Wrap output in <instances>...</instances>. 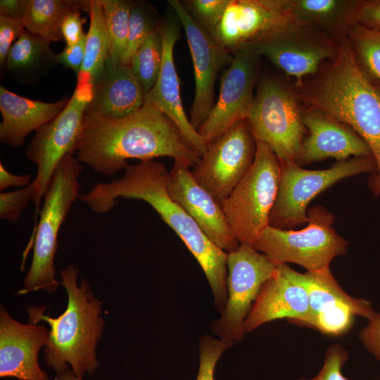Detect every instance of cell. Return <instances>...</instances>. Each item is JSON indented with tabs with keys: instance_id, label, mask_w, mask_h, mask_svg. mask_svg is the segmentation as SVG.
<instances>
[{
	"instance_id": "obj_1",
	"label": "cell",
	"mask_w": 380,
	"mask_h": 380,
	"mask_svg": "<svg viewBox=\"0 0 380 380\" xmlns=\"http://www.w3.org/2000/svg\"><path fill=\"white\" fill-rule=\"evenodd\" d=\"M76 151L80 163L106 175L125 169L128 159L144 161L167 156L193 167L201 157L177 125L147 102L122 118L85 115Z\"/></svg>"
},
{
	"instance_id": "obj_2",
	"label": "cell",
	"mask_w": 380,
	"mask_h": 380,
	"mask_svg": "<svg viewBox=\"0 0 380 380\" xmlns=\"http://www.w3.org/2000/svg\"><path fill=\"white\" fill-rule=\"evenodd\" d=\"M168 172L164 164L153 160L128 165L122 177L108 183H97L79 198L97 214L110 211L120 197L148 203L197 260L211 288L215 306L222 313L227 301V253L217 247L170 198L166 187Z\"/></svg>"
},
{
	"instance_id": "obj_3",
	"label": "cell",
	"mask_w": 380,
	"mask_h": 380,
	"mask_svg": "<svg viewBox=\"0 0 380 380\" xmlns=\"http://www.w3.org/2000/svg\"><path fill=\"white\" fill-rule=\"evenodd\" d=\"M60 275L68 295L65 311L58 317H51L44 314L45 307L32 305L27 310L28 322L43 321L49 325L44 347L46 365L56 374L70 369L83 378L93 374L99 366L96 348L105 326L103 303L87 280L78 284L79 270L73 265L62 269Z\"/></svg>"
},
{
	"instance_id": "obj_4",
	"label": "cell",
	"mask_w": 380,
	"mask_h": 380,
	"mask_svg": "<svg viewBox=\"0 0 380 380\" xmlns=\"http://www.w3.org/2000/svg\"><path fill=\"white\" fill-rule=\"evenodd\" d=\"M315 106L348 125L369 147L376 165L368 186L380 199V93L360 70L344 44L313 97Z\"/></svg>"
},
{
	"instance_id": "obj_5",
	"label": "cell",
	"mask_w": 380,
	"mask_h": 380,
	"mask_svg": "<svg viewBox=\"0 0 380 380\" xmlns=\"http://www.w3.org/2000/svg\"><path fill=\"white\" fill-rule=\"evenodd\" d=\"M83 171L73 154L65 155L56 165L39 211L30 267L20 293L43 290L54 293L61 282L56 279L55 255L60 228L79 198V177Z\"/></svg>"
},
{
	"instance_id": "obj_6",
	"label": "cell",
	"mask_w": 380,
	"mask_h": 380,
	"mask_svg": "<svg viewBox=\"0 0 380 380\" xmlns=\"http://www.w3.org/2000/svg\"><path fill=\"white\" fill-rule=\"evenodd\" d=\"M308 225L300 230L268 226L253 246L276 264L296 263L308 272L329 269L332 260L347 252L348 241L332 227L334 216L325 207L308 210Z\"/></svg>"
},
{
	"instance_id": "obj_7",
	"label": "cell",
	"mask_w": 380,
	"mask_h": 380,
	"mask_svg": "<svg viewBox=\"0 0 380 380\" xmlns=\"http://www.w3.org/2000/svg\"><path fill=\"white\" fill-rule=\"evenodd\" d=\"M279 175V158L268 146L256 141L251 167L222 203L231 232L240 243L253 245L269 226Z\"/></svg>"
},
{
	"instance_id": "obj_8",
	"label": "cell",
	"mask_w": 380,
	"mask_h": 380,
	"mask_svg": "<svg viewBox=\"0 0 380 380\" xmlns=\"http://www.w3.org/2000/svg\"><path fill=\"white\" fill-rule=\"evenodd\" d=\"M280 175L269 226L293 229L308 223L307 207L317 195L336 182L363 173L373 175L376 165L372 157L338 160L325 170L302 168L295 161L279 160Z\"/></svg>"
},
{
	"instance_id": "obj_9",
	"label": "cell",
	"mask_w": 380,
	"mask_h": 380,
	"mask_svg": "<svg viewBox=\"0 0 380 380\" xmlns=\"http://www.w3.org/2000/svg\"><path fill=\"white\" fill-rule=\"evenodd\" d=\"M93 82L79 77L70 101L65 108L51 120L42 125L30 141L25 153L27 158L37 165L32 181L35 195V217L40 211L42 198L48 189L53 171L67 154H73L82 130L86 108L91 99Z\"/></svg>"
},
{
	"instance_id": "obj_10",
	"label": "cell",
	"mask_w": 380,
	"mask_h": 380,
	"mask_svg": "<svg viewBox=\"0 0 380 380\" xmlns=\"http://www.w3.org/2000/svg\"><path fill=\"white\" fill-rule=\"evenodd\" d=\"M246 122L255 141L268 146L279 160H296L307 129L286 87L274 79L262 80Z\"/></svg>"
},
{
	"instance_id": "obj_11",
	"label": "cell",
	"mask_w": 380,
	"mask_h": 380,
	"mask_svg": "<svg viewBox=\"0 0 380 380\" xmlns=\"http://www.w3.org/2000/svg\"><path fill=\"white\" fill-rule=\"evenodd\" d=\"M286 0H230L210 35L232 54L297 28Z\"/></svg>"
},
{
	"instance_id": "obj_12",
	"label": "cell",
	"mask_w": 380,
	"mask_h": 380,
	"mask_svg": "<svg viewBox=\"0 0 380 380\" xmlns=\"http://www.w3.org/2000/svg\"><path fill=\"white\" fill-rule=\"evenodd\" d=\"M277 265L247 243L227 253V301L220 317L212 323L214 334L234 343L243 339V322Z\"/></svg>"
},
{
	"instance_id": "obj_13",
	"label": "cell",
	"mask_w": 380,
	"mask_h": 380,
	"mask_svg": "<svg viewBox=\"0 0 380 380\" xmlns=\"http://www.w3.org/2000/svg\"><path fill=\"white\" fill-rule=\"evenodd\" d=\"M255 151L256 141L246 120L240 121L208 144L191 173L222 205L251 167Z\"/></svg>"
},
{
	"instance_id": "obj_14",
	"label": "cell",
	"mask_w": 380,
	"mask_h": 380,
	"mask_svg": "<svg viewBox=\"0 0 380 380\" xmlns=\"http://www.w3.org/2000/svg\"><path fill=\"white\" fill-rule=\"evenodd\" d=\"M168 2L184 27L192 58L195 94L189 120L197 130L215 103V83L219 71L229 65L234 56L193 19L181 1Z\"/></svg>"
},
{
	"instance_id": "obj_15",
	"label": "cell",
	"mask_w": 380,
	"mask_h": 380,
	"mask_svg": "<svg viewBox=\"0 0 380 380\" xmlns=\"http://www.w3.org/2000/svg\"><path fill=\"white\" fill-rule=\"evenodd\" d=\"M259 56L249 49L234 54L222 77L217 101L205 122L197 129L209 144L236 123L246 120L254 97L253 88Z\"/></svg>"
},
{
	"instance_id": "obj_16",
	"label": "cell",
	"mask_w": 380,
	"mask_h": 380,
	"mask_svg": "<svg viewBox=\"0 0 380 380\" xmlns=\"http://www.w3.org/2000/svg\"><path fill=\"white\" fill-rule=\"evenodd\" d=\"M166 187L170 198L217 247L227 253L239 247L240 243L231 232L222 205L198 183L189 167L174 162L168 172Z\"/></svg>"
},
{
	"instance_id": "obj_17",
	"label": "cell",
	"mask_w": 380,
	"mask_h": 380,
	"mask_svg": "<svg viewBox=\"0 0 380 380\" xmlns=\"http://www.w3.org/2000/svg\"><path fill=\"white\" fill-rule=\"evenodd\" d=\"M286 264H277L272 276L262 285L243 324L244 334L262 324L287 318L310 327L308 291Z\"/></svg>"
},
{
	"instance_id": "obj_18",
	"label": "cell",
	"mask_w": 380,
	"mask_h": 380,
	"mask_svg": "<svg viewBox=\"0 0 380 380\" xmlns=\"http://www.w3.org/2000/svg\"><path fill=\"white\" fill-rule=\"evenodd\" d=\"M48 336L46 327L19 322L1 304L0 377L49 380L38 361L39 350L46 345Z\"/></svg>"
},
{
	"instance_id": "obj_19",
	"label": "cell",
	"mask_w": 380,
	"mask_h": 380,
	"mask_svg": "<svg viewBox=\"0 0 380 380\" xmlns=\"http://www.w3.org/2000/svg\"><path fill=\"white\" fill-rule=\"evenodd\" d=\"M163 42V61L157 81L144 94V101L158 108L179 129L192 148L201 156L208 143L193 127L185 113L180 82L174 61V46L179 37V26L174 21L159 25Z\"/></svg>"
},
{
	"instance_id": "obj_20",
	"label": "cell",
	"mask_w": 380,
	"mask_h": 380,
	"mask_svg": "<svg viewBox=\"0 0 380 380\" xmlns=\"http://www.w3.org/2000/svg\"><path fill=\"white\" fill-rule=\"evenodd\" d=\"M302 120L308 135L303 139L295 160L298 165L328 158L338 161L350 156L372 157L369 147L358 134L327 113L310 111L302 115Z\"/></svg>"
},
{
	"instance_id": "obj_21",
	"label": "cell",
	"mask_w": 380,
	"mask_h": 380,
	"mask_svg": "<svg viewBox=\"0 0 380 380\" xmlns=\"http://www.w3.org/2000/svg\"><path fill=\"white\" fill-rule=\"evenodd\" d=\"M143 87L129 66L109 62L93 82L92 97L86 115L102 119L125 118L144 103Z\"/></svg>"
},
{
	"instance_id": "obj_22",
	"label": "cell",
	"mask_w": 380,
	"mask_h": 380,
	"mask_svg": "<svg viewBox=\"0 0 380 380\" xmlns=\"http://www.w3.org/2000/svg\"><path fill=\"white\" fill-rule=\"evenodd\" d=\"M70 99L65 96L56 102H43L17 95L1 87L0 141L14 148L21 147L25 137L57 116Z\"/></svg>"
},
{
	"instance_id": "obj_23",
	"label": "cell",
	"mask_w": 380,
	"mask_h": 380,
	"mask_svg": "<svg viewBox=\"0 0 380 380\" xmlns=\"http://www.w3.org/2000/svg\"><path fill=\"white\" fill-rule=\"evenodd\" d=\"M264 56L286 74L296 79L314 73L331 56L325 45L296 34V28L248 49Z\"/></svg>"
},
{
	"instance_id": "obj_24",
	"label": "cell",
	"mask_w": 380,
	"mask_h": 380,
	"mask_svg": "<svg viewBox=\"0 0 380 380\" xmlns=\"http://www.w3.org/2000/svg\"><path fill=\"white\" fill-rule=\"evenodd\" d=\"M51 42L26 30L12 45L6 62L7 70L20 81L37 80L56 64L58 53Z\"/></svg>"
},
{
	"instance_id": "obj_25",
	"label": "cell",
	"mask_w": 380,
	"mask_h": 380,
	"mask_svg": "<svg viewBox=\"0 0 380 380\" xmlns=\"http://www.w3.org/2000/svg\"><path fill=\"white\" fill-rule=\"evenodd\" d=\"M89 1L29 0L23 19L27 31L50 42L63 39L61 24L72 11L89 12Z\"/></svg>"
},
{
	"instance_id": "obj_26",
	"label": "cell",
	"mask_w": 380,
	"mask_h": 380,
	"mask_svg": "<svg viewBox=\"0 0 380 380\" xmlns=\"http://www.w3.org/2000/svg\"><path fill=\"white\" fill-rule=\"evenodd\" d=\"M294 277L306 289L310 302L311 325L320 313L343 304H352L359 298L346 293L333 276L330 269L319 272L300 273L293 270Z\"/></svg>"
},
{
	"instance_id": "obj_27",
	"label": "cell",
	"mask_w": 380,
	"mask_h": 380,
	"mask_svg": "<svg viewBox=\"0 0 380 380\" xmlns=\"http://www.w3.org/2000/svg\"><path fill=\"white\" fill-rule=\"evenodd\" d=\"M90 25L86 35L84 59L80 72L94 81L103 72L110 58V44L100 0L89 1Z\"/></svg>"
},
{
	"instance_id": "obj_28",
	"label": "cell",
	"mask_w": 380,
	"mask_h": 380,
	"mask_svg": "<svg viewBox=\"0 0 380 380\" xmlns=\"http://www.w3.org/2000/svg\"><path fill=\"white\" fill-rule=\"evenodd\" d=\"M100 1L109 39V62L120 65L127 46L132 3L122 0Z\"/></svg>"
},
{
	"instance_id": "obj_29",
	"label": "cell",
	"mask_w": 380,
	"mask_h": 380,
	"mask_svg": "<svg viewBox=\"0 0 380 380\" xmlns=\"http://www.w3.org/2000/svg\"><path fill=\"white\" fill-rule=\"evenodd\" d=\"M163 61V42L159 27L143 42L129 67L142 84L144 94L156 84Z\"/></svg>"
},
{
	"instance_id": "obj_30",
	"label": "cell",
	"mask_w": 380,
	"mask_h": 380,
	"mask_svg": "<svg viewBox=\"0 0 380 380\" xmlns=\"http://www.w3.org/2000/svg\"><path fill=\"white\" fill-rule=\"evenodd\" d=\"M159 25L144 4L132 3L127 46L120 65L129 66L137 51Z\"/></svg>"
},
{
	"instance_id": "obj_31",
	"label": "cell",
	"mask_w": 380,
	"mask_h": 380,
	"mask_svg": "<svg viewBox=\"0 0 380 380\" xmlns=\"http://www.w3.org/2000/svg\"><path fill=\"white\" fill-rule=\"evenodd\" d=\"M353 37L365 65L380 80V31L358 27L353 30Z\"/></svg>"
},
{
	"instance_id": "obj_32",
	"label": "cell",
	"mask_w": 380,
	"mask_h": 380,
	"mask_svg": "<svg viewBox=\"0 0 380 380\" xmlns=\"http://www.w3.org/2000/svg\"><path fill=\"white\" fill-rule=\"evenodd\" d=\"M234 342L205 335L200 338L199 367L196 380H215V369L221 355Z\"/></svg>"
},
{
	"instance_id": "obj_33",
	"label": "cell",
	"mask_w": 380,
	"mask_h": 380,
	"mask_svg": "<svg viewBox=\"0 0 380 380\" xmlns=\"http://www.w3.org/2000/svg\"><path fill=\"white\" fill-rule=\"evenodd\" d=\"M230 0H190L184 6L193 19L211 34L220 22Z\"/></svg>"
},
{
	"instance_id": "obj_34",
	"label": "cell",
	"mask_w": 380,
	"mask_h": 380,
	"mask_svg": "<svg viewBox=\"0 0 380 380\" xmlns=\"http://www.w3.org/2000/svg\"><path fill=\"white\" fill-rule=\"evenodd\" d=\"M343 3L335 0L290 1L293 13L300 23L333 18L343 8Z\"/></svg>"
},
{
	"instance_id": "obj_35",
	"label": "cell",
	"mask_w": 380,
	"mask_h": 380,
	"mask_svg": "<svg viewBox=\"0 0 380 380\" xmlns=\"http://www.w3.org/2000/svg\"><path fill=\"white\" fill-rule=\"evenodd\" d=\"M35 195V187L32 182L20 189L0 194V219L15 223Z\"/></svg>"
},
{
	"instance_id": "obj_36",
	"label": "cell",
	"mask_w": 380,
	"mask_h": 380,
	"mask_svg": "<svg viewBox=\"0 0 380 380\" xmlns=\"http://www.w3.org/2000/svg\"><path fill=\"white\" fill-rule=\"evenodd\" d=\"M348 358L345 348L338 344L331 345L326 350L324 361L318 374L309 379L300 378L296 380H348L342 372Z\"/></svg>"
},
{
	"instance_id": "obj_37",
	"label": "cell",
	"mask_w": 380,
	"mask_h": 380,
	"mask_svg": "<svg viewBox=\"0 0 380 380\" xmlns=\"http://www.w3.org/2000/svg\"><path fill=\"white\" fill-rule=\"evenodd\" d=\"M22 20L0 15V65L3 70L12 43L25 32Z\"/></svg>"
},
{
	"instance_id": "obj_38",
	"label": "cell",
	"mask_w": 380,
	"mask_h": 380,
	"mask_svg": "<svg viewBox=\"0 0 380 380\" xmlns=\"http://www.w3.org/2000/svg\"><path fill=\"white\" fill-rule=\"evenodd\" d=\"M85 22L86 18L82 17L81 11H72L65 16L61 24V33L66 45L77 44L86 35L83 32Z\"/></svg>"
},
{
	"instance_id": "obj_39",
	"label": "cell",
	"mask_w": 380,
	"mask_h": 380,
	"mask_svg": "<svg viewBox=\"0 0 380 380\" xmlns=\"http://www.w3.org/2000/svg\"><path fill=\"white\" fill-rule=\"evenodd\" d=\"M367 325L359 333V339L365 348L380 362V312L368 320Z\"/></svg>"
},
{
	"instance_id": "obj_40",
	"label": "cell",
	"mask_w": 380,
	"mask_h": 380,
	"mask_svg": "<svg viewBox=\"0 0 380 380\" xmlns=\"http://www.w3.org/2000/svg\"><path fill=\"white\" fill-rule=\"evenodd\" d=\"M86 35L77 44L66 45L63 51L58 53V63L71 69L77 75L84 63Z\"/></svg>"
},
{
	"instance_id": "obj_41",
	"label": "cell",
	"mask_w": 380,
	"mask_h": 380,
	"mask_svg": "<svg viewBox=\"0 0 380 380\" xmlns=\"http://www.w3.org/2000/svg\"><path fill=\"white\" fill-rule=\"evenodd\" d=\"M32 176L29 174L15 175L9 172L0 163V191H3L11 186L25 187L30 185L32 182Z\"/></svg>"
},
{
	"instance_id": "obj_42",
	"label": "cell",
	"mask_w": 380,
	"mask_h": 380,
	"mask_svg": "<svg viewBox=\"0 0 380 380\" xmlns=\"http://www.w3.org/2000/svg\"><path fill=\"white\" fill-rule=\"evenodd\" d=\"M27 3V0H1L0 15L23 20Z\"/></svg>"
},
{
	"instance_id": "obj_43",
	"label": "cell",
	"mask_w": 380,
	"mask_h": 380,
	"mask_svg": "<svg viewBox=\"0 0 380 380\" xmlns=\"http://www.w3.org/2000/svg\"><path fill=\"white\" fill-rule=\"evenodd\" d=\"M359 15L362 21L380 26V1L365 6Z\"/></svg>"
},
{
	"instance_id": "obj_44",
	"label": "cell",
	"mask_w": 380,
	"mask_h": 380,
	"mask_svg": "<svg viewBox=\"0 0 380 380\" xmlns=\"http://www.w3.org/2000/svg\"><path fill=\"white\" fill-rule=\"evenodd\" d=\"M54 380H83L82 377L76 375L70 369L68 371L56 374Z\"/></svg>"
}]
</instances>
